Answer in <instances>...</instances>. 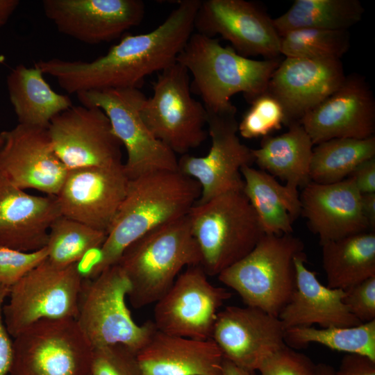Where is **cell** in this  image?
Here are the masks:
<instances>
[{
	"label": "cell",
	"instance_id": "obj_1",
	"mask_svg": "<svg viewBox=\"0 0 375 375\" xmlns=\"http://www.w3.org/2000/svg\"><path fill=\"white\" fill-rule=\"evenodd\" d=\"M200 0H181L164 22L147 33L125 35L92 61L40 60L34 65L69 94L104 89L139 88L147 76L176 58L193 33Z\"/></svg>",
	"mask_w": 375,
	"mask_h": 375
},
{
	"label": "cell",
	"instance_id": "obj_2",
	"mask_svg": "<svg viewBox=\"0 0 375 375\" xmlns=\"http://www.w3.org/2000/svg\"><path fill=\"white\" fill-rule=\"evenodd\" d=\"M194 179L178 171H158L129 179L125 197L100 248L94 272L117 264L124 251L149 231L186 216L201 196Z\"/></svg>",
	"mask_w": 375,
	"mask_h": 375
},
{
	"label": "cell",
	"instance_id": "obj_3",
	"mask_svg": "<svg viewBox=\"0 0 375 375\" xmlns=\"http://www.w3.org/2000/svg\"><path fill=\"white\" fill-rule=\"evenodd\" d=\"M176 61L192 76L191 90L199 94L208 112H221L234 105L231 97L242 93L251 103L265 93L269 81L281 61L262 60L238 53L218 39L193 33Z\"/></svg>",
	"mask_w": 375,
	"mask_h": 375
},
{
	"label": "cell",
	"instance_id": "obj_4",
	"mask_svg": "<svg viewBox=\"0 0 375 375\" xmlns=\"http://www.w3.org/2000/svg\"><path fill=\"white\" fill-rule=\"evenodd\" d=\"M201 262L200 250L186 215L136 240L124 251L117 264L130 284L131 304L141 308L158 301L183 267Z\"/></svg>",
	"mask_w": 375,
	"mask_h": 375
},
{
	"label": "cell",
	"instance_id": "obj_5",
	"mask_svg": "<svg viewBox=\"0 0 375 375\" xmlns=\"http://www.w3.org/2000/svg\"><path fill=\"white\" fill-rule=\"evenodd\" d=\"M187 216L208 276H218L243 258L265 234L243 191L196 203Z\"/></svg>",
	"mask_w": 375,
	"mask_h": 375
},
{
	"label": "cell",
	"instance_id": "obj_6",
	"mask_svg": "<svg viewBox=\"0 0 375 375\" xmlns=\"http://www.w3.org/2000/svg\"><path fill=\"white\" fill-rule=\"evenodd\" d=\"M303 250V242L292 233L265 234L218 279L238 293L246 306L278 317L295 290L294 260Z\"/></svg>",
	"mask_w": 375,
	"mask_h": 375
},
{
	"label": "cell",
	"instance_id": "obj_7",
	"mask_svg": "<svg viewBox=\"0 0 375 375\" xmlns=\"http://www.w3.org/2000/svg\"><path fill=\"white\" fill-rule=\"evenodd\" d=\"M129 290L118 264L82 281L75 319L93 349L122 344L138 353L157 330L152 320L142 325L133 320L126 303Z\"/></svg>",
	"mask_w": 375,
	"mask_h": 375
},
{
	"label": "cell",
	"instance_id": "obj_8",
	"mask_svg": "<svg viewBox=\"0 0 375 375\" xmlns=\"http://www.w3.org/2000/svg\"><path fill=\"white\" fill-rule=\"evenodd\" d=\"M140 115L152 134L175 154L188 153L208 135L207 110L192 97L190 74L177 61L160 72Z\"/></svg>",
	"mask_w": 375,
	"mask_h": 375
},
{
	"label": "cell",
	"instance_id": "obj_9",
	"mask_svg": "<svg viewBox=\"0 0 375 375\" xmlns=\"http://www.w3.org/2000/svg\"><path fill=\"white\" fill-rule=\"evenodd\" d=\"M93 349L75 319H41L13 338L9 375H92Z\"/></svg>",
	"mask_w": 375,
	"mask_h": 375
},
{
	"label": "cell",
	"instance_id": "obj_10",
	"mask_svg": "<svg viewBox=\"0 0 375 375\" xmlns=\"http://www.w3.org/2000/svg\"><path fill=\"white\" fill-rule=\"evenodd\" d=\"M81 105L97 107L108 117L112 131L125 147L128 177L158 171H178V159L144 122L140 108L146 96L139 88L104 89L76 94Z\"/></svg>",
	"mask_w": 375,
	"mask_h": 375
},
{
	"label": "cell",
	"instance_id": "obj_11",
	"mask_svg": "<svg viewBox=\"0 0 375 375\" xmlns=\"http://www.w3.org/2000/svg\"><path fill=\"white\" fill-rule=\"evenodd\" d=\"M82 281L74 265L60 267L47 258L10 287L2 308L9 335L14 338L41 319H76Z\"/></svg>",
	"mask_w": 375,
	"mask_h": 375
},
{
	"label": "cell",
	"instance_id": "obj_12",
	"mask_svg": "<svg viewBox=\"0 0 375 375\" xmlns=\"http://www.w3.org/2000/svg\"><path fill=\"white\" fill-rule=\"evenodd\" d=\"M235 106L217 112H208V134L211 147L204 156L188 153L178 160V170L195 181L201 190L197 203L206 202L231 191H243L241 169L254 162L252 149L241 142Z\"/></svg>",
	"mask_w": 375,
	"mask_h": 375
},
{
	"label": "cell",
	"instance_id": "obj_13",
	"mask_svg": "<svg viewBox=\"0 0 375 375\" xmlns=\"http://www.w3.org/2000/svg\"><path fill=\"white\" fill-rule=\"evenodd\" d=\"M201 265L188 267L155 303L153 323L164 333L188 338H212L217 314L231 297L213 285Z\"/></svg>",
	"mask_w": 375,
	"mask_h": 375
},
{
	"label": "cell",
	"instance_id": "obj_14",
	"mask_svg": "<svg viewBox=\"0 0 375 375\" xmlns=\"http://www.w3.org/2000/svg\"><path fill=\"white\" fill-rule=\"evenodd\" d=\"M54 151L67 170L123 163L120 141L97 107L72 106L47 126Z\"/></svg>",
	"mask_w": 375,
	"mask_h": 375
},
{
	"label": "cell",
	"instance_id": "obj_15",
	"mask_svg": "<svg viewBox=\"0 0 375 375\" xmlns=\"http://www.w3.org/2000/svg\"><path fill=\"white\" fill-rule=\"evenodd\" d=\"M194 28L210 38L219 35L244 56L265 59L280 56L281 37L273 19L260 6L245 0L201 1Z\"/></svg>",
	"mask_w": 375,
	"mask_h": 375
},
{
	"label": "cell",
	"instance_id": "obj_16",
	"mask_svg": "<svg viewBox=\"0 0 375 375\" xmlns=\"http://www.w3.org/2000/svg\"><path fill=\"white\" fill-rule=\"evenodd\" d=\"M67 171L54 151L47 127L18 123L0 131V172L16 187L56 197Z\"/></svg>",
	"mask_w": 375,
	"mask_h": 375
},
{
	"label": "cell",
	"instance_id": "obj_17",
	"mask_svg": "<svg viewBox=\"0 0 375 375\" xmlns=\"http://www.w3.org/2000/svg\"><path fill=\"white\" fill-rule=\"evenodd\" d=\"M129 179L124 163L68 170L56 196L61 215L108 233Z\"/></svg>",
	"mask_w": 375,
	"mask_h": 375
},
{
	"label": "cell",
	"instance_id": "obj_18",
	"mask_svg": "<svg viewBox=\"0 0 375 375\" xmlns=\"http://www.w3.org/2000/svg\"><path fill=\"white\" fill-rule=\"evenodd\" d=\"M45 16L60 33L88 44L119 38L143 19L141 0H44Z\"/></svg>",
	"mask_w": 375,
	"mask_h": 375
},
{
	"label": "cell",
	"instance_id": "obj_19",
	"mask_svg": "<svg viewBox=\"0 0 375 375\" xmlns=\"http://www.w3.org/2000/svg\"><path fill=\"white\" fill-rule=\"evenodd\" d=\"M284 335L277 317L253 307L230 306L219 311L212 339L224 358L254 372L286 345Z\"/></svg>",
	"mask_w": 375,
	"mask_h": 375
},
{
	"label": "cell",
	"instance_id": "obj_20",
	"mask_svg": "<svg viewBox=\"0 0 375 375\" xmlns=\"http://www.w3.org/2000/svg\"><path fill=\"white\" fill-rule=\"evenodd\" d=\"M340 59L285 58L269 81L267 92L281 104L283 124L299 123L342 84L345 78Z\"/></svg>",
	"mask_w": 375,
	"mask_h": 375
},
{
	"label": "cell",
	"instance_id": "obj_21",
	"mask_svg": "<svg viewBox=\"0 0 375 375\" xmlns=\"http://www.w3.org/2000/svg\"><path fill=\"white\" fill-rule=\"evenodd\" d=\"M301 124L314 145L333 138L374 136L373 92L361 75H346L340 87L309 112Z\"/></svg>",
	"mask_w": 375,
	"mask_h": 375
},
{
	"label": "cell",
	"instance_id": "obj_22",
	"mask_svg": "<svg viewBox=\"0 0 375 375\" xmlns=\"http://www.w3.org/2000/svg\"><path fill=\"white\" fill-rule=\"evenodd\" d=\"M360 199L351 178L330 184L310 181L299 195L301 215L310 231L319 236L321 245L371 230Z\"/></svg>",
	"mask_w": 375,
	"mask_h": 375
},
{
	"label": "cell",
	"instance_id": "obj_23",
	"mask_svg": "<svg viewBox=\"0 0 375 375\" xmlns=\"http://www.w3.org/2000/svg\"><path fill=\"white\" fill-rule=\"evenodd\" d=\"M60 215L55 196L28 194L0 172V247L22 251L45 247L49 228Z\"/></svg>",
	"mask_w": 375,
	"mask_h": 375
},
{
	"label": "cell",
	"instance_id": "obj_24",
	"mask_svg": "<svg viewBox=\"0 0 375 375\" xmlns=\"http://www.w3.org/2000/svg\"><path fill=\"white\" fill-rule=\"evenodd\" d=\"M306 253L294 260L296 288L278 318L285 329L296 326L321 328L354 326L362 324L348 310L342 299L344 291L322 285L316 272L305 265Z\"/></svg>",
	"mask_w": 375,
	"mask_h": 375
},
{
	"label": "cell",
	"instance_id": "obj_25",
	"mask_svg": "<svg viewBox=\"0 0 375 375\" xmlns=\"http://www.w3.org/2000/svg\"><path fill=\"white\" fill-rule=\"evenodd\" d=\"M137 358L145 375H222L224 357L212 338H188L156 330Z\"/></svg>",
	"mask_w": 375,
	"mask_h": 375
},
{
	"label": "cell",
	"instance_id": "obj_26",
	"mask_svg": "<svg viewBox=\"0 0 375 375\" xmlns=\"http://www.w3.org/2000/svg\"><path fill=\"white\" fill-rule=\"evenodd\" d=\"M287 132L264 137L260 147L252 149L254 162L261 170L286 182L294 192L310 182V167L314 144L299 123L289 125Z\"/></svg>",
	"mask_w": 375,
	"mask_h": 375
},
{
	"label": "cell",
	"instance_id": "obj_27",
	"mask_svg": "<svg viewBox=\"0 0 375 375\" xmlns=\"http://www.w3.org/2000/svg\"><path fill=\"white\" fill-rule=\"evenodd\" d=\"M243 192L255 210L265 234L293 233L292 223L301 215L298 192L275 177L250 165L241 169Z\"/></svg>",
	"mask_w": 375,
	"mask_h": 375
},
{
	"label": "cell",
	"instance_id": "obj_28",
	"mask_svg": "<svg viewBox=\"0 0 375 375\" xmlns=\"http://www.w3.org/2000/svg\"><path fill=\"white\" fill-rule=\"evenodd\" d=\"M6 85L19 124L47 127L55 116L73 106L70 97L54 91L35 66L17 65L8 74Z\"/></svg>",
	"mask_w": 375,
	"mask_h": 375
},
{
	"label": "cell",
	"instance_id": "obj_29",
	"mask_svg": "<svg viewBox=\"0 0 375 375\" xmlns=\"http://www.w3.org/2000/svg\"><path fill=\"white\" fill-rule=\"evenodd\" d=\"M321 246L327 287L344 290L375 276L374 231L349 235Z\"/></svg>",
	"mask_w": 375,
	"mask_h": 375
},
{
	"label": "cell",
	"instance_id": "obj_30",
	"mask_svg": "<svg viewBox=\"0 0 375 375\" xmlns=\"http://www.w3.org/2000/svg\"><path fill=\"white\" fill-rule=\"evenodd\" d=\"M364 12L358 0H295L273 23L280 37L304 28L348 31L362 19Z\"/></svg>",
	"mask_w": 375,
	"mask_h": 375
},
{
	"label": "cell",
	"instance_id": "obj_31",
	"mask_svg": "<svg viewBox=\"0 0 375 375\" xmlns=\"http://www.w3.org/2000/svg\"><path fill=\"white\" fill-rule=\"evenodd\" d=\"M375 157V137L340 138L316 144L312 149L310 181L330 184L342 181L362 162Z\"/></svg>",
	"mask_w": 375,
	"mask_h": 375
},
{
	"label": "cell",
	"instance_id": "obj_32",
	"mask_svg": "<svg viewBox=\"0 0 375 375\" xmlns=\"http://www.w3.org/2000/svg\"><path fill=\"white\" fill-rule=\"evenodd\" d=\"M284 340L292 349L317 343L332 350L360 354L375 360V320L354 326L292 327L285 330Z\"/></svg>",
	"mask_w": 375,
	"mask_h": 375
},
{
	"label": "cell",
	"instance_id": "obj_33",
	"mask_svg": "<svg viewBox=\"0 0 375 375\" xmlns=\"http://www.w3.org/2000/svg\"><path fill=\"white\" fill-rule=\"evenodd\" d=\"M106 236L103 231L61 215L49 230L47 259L60 267L74 265L88 251L101 247Z\"/></svg>",
	"mask_w": 375,
	"mask_h": 375
},
{
	"label": "cell",
	"instance_id": "obj_34",
	"mask_svg": "<svg viewBox=\"0 0 375 375\" xmlns=\"http://www.w3.org/2000/svg\"><path fill=\"white\" fill-rule=\"evenodd\" d=\"M349 47L347 30L299 28L286 33L280 41V53L293 58L340 60Z\"/></svg>",
	"mask_w": 375,
	"mask_h": 375
},
{
	"label": "cell",
	"instance_id": "obj_35",
	"mask_svg": "<svg viewBox=\"0 0 375 375\" xmlns=\"http://www.w3.org/2000/svg\"><path fill=\"white\" fill-rule=\"evenodd\" d=\"M283 122L281 104L266 92L251 103L250 108L238 123V133L246 139L264 138L280 129Z\"/></svg>",
	"mask_w": 375,
	"mask_h": 375
},
{
	"label": "cell",
	"instance_id": "obj_36",
	"mask_svg": "<svg viewBox=\"0 0 375 375\" xmlns=\"http://www.w3.org/2000/svg\"><path fill=\"white\" fill-rule=\"evenodd\" d=\"M92 375H145L137 353L122 344L94 348Z\"/></svg>",
	"mask_w": 375,
	"mask_h": 375
},
{
	"label": "cell",
	"instance_id": "obj_37",
	"mask_svg": "<svg viewBox=\"0 0 375 375\" xmlns=\"http://www.w3.org/2000/svg\"><path fill=\"white\" fill-rule=\"evenodd\" d=\"M47 257L46 247L33 251L0 247V285L11 287Z\"/></svg>",
	"mask_w": 375,
	"mask_h": 375
},
{
	"label": "cell",
	"instance_id": "obj_38",
	"mask_svg": "<svg viewBox=\"0 0 375 375\" xmlns=\"http://www.w3.org/2000/svg\"><path fill=\"white\" fill-rule=\"evenodd\" d=\"M316 365L305 354L285 345L258 367L260 375H315Z\"/></svg>",
	"mask_w": 375,
	"mask_h": 375
},
{
	"label": "cell",
	"instance_id": "obj_39",
	"mask_svg": "<svg viewBox=\"0 0 375 375\" xmlns=\"http://www.w3.org/2000/svg\"><path fill=\"white\" fill-rule=\"evenodd\" d=\"M344 291L342 301L353 316L361 323L375 320V276Z\"/></svg>",
	"mask_w": 375,
	"mask_h": 375
},
{
	"label": "cell",
	"instance_id": "obj_40",
	"mask_svg": "<svg viewBox=\"0 0 375 375\" xmlns=\"http://www.w3.org/2000/svg\"><path fill=\"white\" fill-rule=\"evenodd\" d=\"M10 287L0 285V375L9 374L12 358V341L4 324L2 308Z\"/></svg>",
	"mask_w": 375,
	"mask_h": 375
},
{
	"label": "cell",
	"instance_id": "obj_41",
	"mask_svg": "<svg viewBox=\"0 0 375 375\" xmlns=\"http://www.w3.org/2000/svg\"><path fill=\"white\" fill-rule=\"evenodd\" d=\"M335 375H375V360L357 353H347Z\"/></svg>",
	"mask_w": 375,
	"mask_h": 375
},
{
	"label": "cell",
	"instance_id": "obj_42",
	"mask_svg": "<svg viewBox=\"0 0 375 375\" xmlns=\"http://www.w3.org/2000/svg\"><path fill=\"white\" fill-rule=\"evenodd\" d=\"M360 194L375 192V157L358 165L349 176Z\"/></svg>",
	"mask_w": 375,
	"mask_h": 375
},
{
	"label": "cell",
	"instance_id": "obj_43",
	"mask_svg": "<svg viewBox=\"0 0 375 375\" xmlns=\"http://www.w3.org/2000/svg\"><path fill=\"white\" fill-rule=\"evenodd\" d=\"M361 209L362 214L367 221L370 229L375 228V192L361 194Z\"/></svg>",
	"mask_w": 375,
	"mask_h": 375
},
{
	"label": "cell",
	"instance_id": "obj_44",
	"mask_svg": "<svg viewBox=\"0 0 375 375\" xmlns=\"http://www.w3.org/2000/svg\"><path fill=\"white\" fill-rule=\"evenodd\" d=\"M19 3V0H0V27L7 23Z\"/></svg>",
	"mask_w": 375,
	"mask_h": 375
},
{
	"label": "cell",
	"instance_id": "obj_45",
	"mask_svg": "<svg viewBox=\"0 0 375 375\" xmlns=\"http://www.w3.org/2000/svg\"><path fill=\"white\" fill-rule=\"evenodd\" d=\"M222 375H253V372L240 367L231 361L224 358L222 362Z\"/></svg>",
	"mask_w": 375,
	"mask_h": 375
},
{
	"label": "cell",
	"instance_id": "obj_46",
	"mask_svg": "<svg viewBox=\"0 0 375 375\" xmlns=\"http://www.w3.org/2000/svg\"><path fill=\"white\" fill-rule=\"evenodd\" d=\"M335 369L329 365L319 363L315 367V375H335Z\"/></svg>",
	"mask_w": 375,
	"mask_h": 375
},
{
	"label": "cell",
	"instance_id": "obj_47",
	"mask_svg": "<svg viewBox=\"0 0 375 375\" xmlns=\"http://www.w3.org/2000/svg\"><path fill=\"white\" fill-rule=\"evenodd\" d=\"M5 56L3 55H0V64L3 63L5 61Z\"/></svg>",
	"mask_w": 375,
	"mask_h": 375
}]
</instances>
